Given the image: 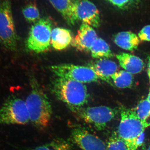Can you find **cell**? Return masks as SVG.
<instances>
[{
  "label": "cell",
  "mask_w": 150,
  "mask_h": 150,
  "mask_svg": "<svg viewBox=\"0 0 150 150\" xmlns=\"http://www.w3.org/2000/svg\"><path fill=\"white\" fill-rule=\"evenodd\" d=\"M0 41L8 50H16L17 35L11 0H2L0 3Z\"/></svg>",
  "instance_id": "8992f818"
},
{
  "label": "cell",
  "mask_w": 150,
  "mask_h": 150,
  "mask_svg": "<svg viewBox=\"0 0 150 150\" xmlns=\"http://www.w3.org/2000/svg\"><path fill=\"white\" fill-rule=\"evenodd\" d=\"M147 150H150V144L149 146V147H148Z\"/></svg>",
  "instance_id": "83f0119b"
},
{
  "label": "cell",
  "mask_w": 150,
  "mask_h": 150,
  "mask_svg": "<svg viewBox=\"0 0 150 150\" xmlns=\"http://www.w3.org/2000/svg\"><path fill=\"white\" fill-rule=\"evenodd\" d=\"M91 68L99 79L112 84L111 77L117 72L118 66L115 62L107 59H100L90 64Z\"/></svg>",
  "instance_id": "7c38bea8"
},
{
  "label": "cell",
  "mask_w": 150,
  "mask_h": 150,
  "mask_svg": "<svg viewBox=\"0 0 150 150\" xmlns=\"http://www.w3.org/2000/svg\"><path fill=\"white\" fill-rule=\"evenodd\" d=\"M140 40L142 41H150V25L143 27L138 34Z\"/></svg>",
  "instance_id": "603a6c76"
},
{
  "label": "cell",
  "mask_w": 150,
  "mask_h": 150,
  "mask_svg": "<svg viewBox=\"0 0 150 150\" xmlns=\"http://www.w3.org/2000/svg\"><path fill=\"white\" fill-rule=\"evenodd\" d=\"M119 8H124L130 4L133 0H107Z\"/></svg>",
  "instance_id": "cb8c5ba5"
},
{
  "label": "cell",
  "mask_w": 150,
  "mask_h": 150,
  "mask_svg": "<svg viewBox=\"0 0 150 150\" xmlns=\"http://www.w3.org/2000/svg\"><path fill=\"white\" fill-rule=\"evenodd\" d=\"M73 39L72 34L69 30L56 28L51 31V44L56 50L66 49L71 44Z\"/></svg>",
  "instance_id": "9a60e30c"
},
{
  "label": "cell",
  "mask_w": 150,
  "mask_h": 150,
  "mask_svg": "<svg viewBox=\"0 0 150 150\" xmlns=\"http://www.w3.org/2000/svg\"><path fill=\"white\" fill-rule=\"evenodd\" d=\"M30 150H72L69 142L64 139L57 138Z\"/></svg>",
  "instance_id": "d6986e66"
},
{
  "label": "cell",
  "mask_w": 150,
  "mask_h": 150,
  "mask_svg": "<svg viewBox=\"0 0 150 150\" xmlns=\"http://www.w3.org/2000/svg\"><path fill=\"white\" fill-rule=\"evenodd\" d=\"M116 58L121 67L132 74L141 73L144 67L142 59L135 55L121 53L116 55Z\"/></svg>",
  "instance_id": "5bb4252c"
},
{
  "label": "cell",
  "mask_w": 150,
  "mask_h": 150,
  "mask_svg": "<svg viewBox=\"0 0 150 150\" xmlns=\"http://www.w3.org/2000/svg\"><path fill=\"white\" fill-rule=\"evenodd\" d=\"M52 23L49 18H40L31 26L26 42V47L35 53L46 52L51 43Z\"/></svg>",
  "instance_id": "5b68a950"
},
{
  "label": "cell",
  "mask_w": 150,
  "mask_h": 150,
  "mask_svg": "<svg viewBox=\"0 0 150 150\" xmlns=\"http://www.w3.org/2000/svg\"><path fill=\"white\" fill-rule=\"evenodd\" d=\"M90 51L92 56L96 59H109L113 57L110 46L105 40L100 38L94 41Z\"/></svg>",
  "instance_id": "e0dca14e"
},
{
  "label": "cell",
  "mask_w": 150,
  "mask_h": 150,
  "mask_svg": "<svg viewBox=\"0 0 150 150\" xmlns=\"http://www.w3.org/2000/svg\"><path fill=\"white\" fill-rule=\"evenodd\" d=\"M133 110L140 120L146 121L150 117V102L147 98L142 100Z\"/></svg>",
  "instance_id": "7402d4cb"
},
{
  "label": "cell",
  "mask_w": 150,
  "mask_h": 150,
  "mask_svg": "<svg viewBox=\"0 0 150 150\" xmlns=\"http://www.w3.org/2000/svg\"><path fill=\"white\" fill-rule=\"evenodd\" d=\"M51 90L58 99L75 113L83 108L88 102L87 88L79 82L58 77L52 83Z\"/></svg>",
  "instance_id": "6da1fadb"
},
{
  "label": "cell",
  "mask_w": 150,
  "mask_h": 150,
  "mask_svg": "<svg viewBox=\"0 0 150 150\" xmlns=\"http://www.w3.org/2000/svg\"><path fill=\"white\" fill-rule=\"evenodd\" d=\"M147 99L148 100H149V101L150 102V91H149V94H148L147 98Z\"/></svg>",
  "instance_id": "484cf974"
},
{
  "label": "cell",
  "mask_w": 150,
  "mask_h": 150,
  "mask_svg": "<svg viewBox=\"0 0 150 150\" xmlns=\"http://www.w3.org/2000/svg\"><path fill=\"white\" fill-rule=\"evenodd\" d=\"M30 122L26 103L13 96L0 108V125H25Z\"/></svg>",
  "instance_id": "277c9868"
},
{
  "label": "cell",
  "mask_w": 150,
  "mask_h": 150,
  "mask_svg": "<svg viewBox=\"0 0 150 150\" xmlns=\"http://www.w3.org/2000/svg\"><path fill=\"white\" fill-rule=\"evenodd\" d=\"M142 150H145V146H143V148H142Z\"/></svg>",
  "instance_id": "4316f807"
},
{
  "label": "cell",
  "mask_w": 150,
  "mask_h": 150,
  "mask_svg": "<svg viewBox=\"0 0 150 150\" xmlns=\"http://www.w3.org/2000/svg\"><path fill=\"white\" fill-rule=\"evenodd\" d=\"M71 136L74 142L82 150H107L104 142L84 127L73 129Z\"/></svg>",
  "instance_id": "9c48e42d"
},
{
  "label": "cell",
  "mask_w": 150,
  "mask_h": 150,
  "mask_svg": "<svg viewBox=\"0 0 150 150\" xmlns=\"http://www.w3.org/2000/svg\"><path fill=\"white\" fill-rule=\"evenodd\" d=\"M148 75L150 83V56H149L148 59Z\"/></svg>",
  "instance_id": "d4e9b609"
},
{
  "label": "cell",
  "mask_w": 150,
  "mask_h": 150,
  "mask_svg": "<svg viewBox=\"0 0 150 150\" xmlns=\"http://www.w3.org/2000/svg\"><path fill=\"white\" fill-rule=\"evenodd\" d=\"M140 41L138 36L131 31H122L114 36V42L117 46L124 50L133 51L138 48Z\"/></svg>",
  "instance_id": "2e32d148"
},
{
  "label": "cell",
  "mask_w": 150,
  "mask_h": 150,
  "mask_svg": "<svg viewBox=\"0 0 150 150\" xmlns=\"http://www.w3.org/2000/svg\"><path fill=\"white\" fill-rule=\"evenodd\" d=\"M118 110L114 108L100 105L83 108L76 113L86 123L93 126L98 131H101L114 118Z\"/></svg>",
  "instance_id": "52a82bcc"
},
{
  "label": "cell",
  "mask_w": 150,
  "mask_h": 150,
  "mask_svg": "<svg viewBox=\"0 0 150 150\" xmlns=\"http://www.w3.org/2000/svg\"><path fill=\"white\" fill-rule=\"evenodd\" d=\"M97 35L92 27L83 23L78 33L73 38L71 45L81 51H90L94 41L97 38Z\"/></svg>",
  "instance_id": "8fae6325"
},
{
  "label": "cell",
  "mask_w": 150,
  "mask_h": 150,
  "mask_svg": "<svg viewBox=\"0 0 150 150\" xmlns=\"http://www.w3.org/2000/svg\"><path fill=\"white\" fill-rule=\"evenodd\" d=\"M107 148V150H130L128 143L115 133L109 138Z\"/></svg>",
  "instance_id": "ffe728a7"
},
{
  "label": "cell",
  "mask_w": 150,
  "mask_h": 150,
  "mask_svg": "<svg viewBox=\"0 0 150 150\" xmlns=\"http://www.w3.org/2000/svg\"><path fill=\"white\" fill-rule=\"evenodd\" d=\"M111 79L114 84L120 88H130L134 81L133 75L126 71L116 72L111 76Z\"/></svg>",
  "instance_id": "ac0fdd59"
},
{
  "label": "cell",
  "mask_w": 150,
  "mask_h": 150,
  "mask_svg": "<svg viewBox=\"0 0 150 150\" xmlns=\"http://www.w3.org/2000/svg\"><path fill=\"white\" fill-rule=\"evenodd\" d=\"M76 0H49L51 4L62 15L69 25H74L77 20L75 15Z\"/></svg>",
  "instance_id": "4fadbf2b"
},
{
  "label": "cell",
  "mask_w": 150,
  "mask_h": 150,
  "mask_svg": "<svg viewBox=\"0 0 150 150\" xmlns=\"http://www.w3.org/2000/svg\"><path fill=\"white\" fill-rule=\"evenodd\" d=\"M58 77L64 78L79 82L89 83L98 81L99 78L91 68L71 64L53 65L50 67Z\"/></svg>",
  "instance_id": "ba28073f"
},
{
  "label": "cell",
  "mask_w": 150,
  "mask_h": 150,
  "mask_svg": "<svg viewBox=\"0 0 150 150\" xmlns=\"http://www.w3.org/2000/svg\"><path fill=\"white\" fill-rule=\"evenodd\" d=\"M121 116L117 134L128 143L130 150H137L135 148L137 138L150 126V122L140 120L133 109L122 108Z\"/></svg>",
  "instance_id": "3957f363"
},
{
  "label": "cell",
  "mask_w": 150,
  "mask_h": 150,
  "mask_svg": "<svg viewBox=\"0 0 150 150\" xmlns=\"http://www.w3.org/2000/svg\"><path fill=\"white\" fill-rule=\"evenodd\" d=\"M75 12L78 21H80L91 27L100 26L99 11L94 4L89 0H76Z\"/></svg>",
  "instance_id": "30bf717a"
},
{
  "label": "cell",
  "mask_w": 150,
  "mask_h": 150,
  "mask_svg": "<svg viewBox=\"0 0 150 150\" xmlns=\"http://www.w3.org/2000/svg\"><path fill=\"white\" fill-rule=\"evenodd\" d=\"M30 85L31 91L25 101L30 121L37 129L44 130L51 121L52 107L47 95L34 78L31 79Z\"/></svg>",
  "instance_id": "7a4b0ae2"
},
{
  "label": "cell",
  "mask_w": 150,
  "mask_h": 150,
  "mask_svg": "<svg viewBox=\"0 0 150 150\" xmlns=\"http://www.w3.org/2000/svg\"><path fill=\"white\" fill-rule=\"evenodd\" d=\"M22 13L24 18L29 23H35L40 19L39 10L34 4H29L22 9Z\"/></svg>",
  "instance_id": "44dd1931"
}]
</instances>
